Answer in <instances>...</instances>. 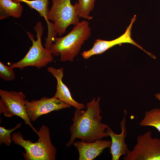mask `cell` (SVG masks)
<instances>
[{
	"label": "cell",
	"mask_w": 160,
	"mask_h": 160,
	"mask_svg": "<svg viewBox=\"0 0 160 160\" xmlns=\"http://www.w3.org/2000/svg\"><path fill=\"white\" fill-rule=\"evenodd\" d=\"M100 100L99 97L97 99L93 98L87 103L85 110L76 109L72 119L73 123L69 128L71 136L67 147L71 146L76 138L90 143L108 136L106 130L109 126L101 122Z\"/></svg>",
	"instance_id": "obj_1"
},
{
	"label": "cell",
	"mask_w": 160,
	"mask_h": 160,
	"mask_svg": "<svg viewBox=\"0 0 160 160\" xmlns=\"http://www.w3.org/2000/svg\"><path fill=\"white\" fill-rule=\"evenodd\" d=\"M91 28L89 22L83 20L75 25L65 36L55 37L49 49L54 56L60 55L62 62H72L78 55L82 45L90 37Z\"/></svg>",
	"instance_id": "obj_2"
},
{
	"label": "cell",
	"mask_w": 160,
	"mask_h": 160,
	"mask_svg": "<svg viewBox=\"0 0 160 160\" xmlns=\"http://www.w3.org/2000/svg\"><path fill=\"white\" fill-rule=\"evenodd\" d=\"M38 141L33 143L30 140L24 139L20 131L14 133L12 140L16 145L22 147L25 152L23 155L25 160H55L57 150L52 143L49 128L42 125L38 131Z\"/></svg>",
	"instance_id": "obj_3"
},
{
	"label": "cell",
	"mask_w": 160,
	"mask_h": 160,
	"mask_svg": "<svg viewBox=\"0 0 160 160\" xmlns=\"http://www.w3.org/2000/svg\"><path fill=\"white\" fill-rule=\"evenodd\" d=\"M34 30L36 33V40L30 32H26L32 42V46L22 59L10 65V66L13 69L22 70L26 67L32 66L40 69L53 61V55L49 49L44 48L42 44L41 37L44 28L42 23L40 21L37 22Z\"/></svg>",
	"instance_id": "obj_4"
},
{
	"label": "cell",
	"mask_w": 160,
	"mask_h": 160,
	"mask_svg": "<svg viewBox=\"0 0 160 160\" xmlns=\"http://www.w3.org/2000/svg\"><path fill=\"white\" fill-rule=\"evenodd\" d=\"M52 5L47 16L53 22V31L55 36L62 35L70 25H76L80 22L77 2L72 5L71 0H51Z\"/></svg>",
	"instance_id": "obj_5"
},
{
	"label": "cell",
	"mask_w": 160,
	"mask_h": 160,
	"mask_svg": "<svg viewBox=\"0 0 160 160\" xmlns=\"http://www.w3.org/2000/svg\"><path fill=\"white\" fill-rule=\"evenodd\" d=\"M0 114L3 113L9 118L15 116L20 117L37 135L38 131L33 126L27 113L25 95L21 92L0 89Z\"/></svg>",
	"instance_id": "obj_6"
},
{
	"label": "cell",
	"mask_w": 160,
	"mask_h": 160,
	"mask_svg": "<svg viewBox=\"0 0 160 160\" xmlns=\"http://www.w3.org/2000/svg\"><path fill=\"white\" fill-rule=\"evenodd\" d=\"M136 141L123 160H160V139L153 138L151 132L148 131L139 135Z\"/></svg>",
	"instance_id": "obj_7"
},
{
	"label": "cell",
	"mask_w": 160,
	"mask_h": 160,
	"mask_svg": "<svg viewBox=\"0 0 160 160\" xmlns=\"http://www.w3.org/2000/svg\"><path fill=\"white\" fill-rule=\"evenodd\" d=\"M136 19V16L134 15L132 18L130 24L127 27L126 31L119 37L112 40L107 41L97 39L94 43L92 47L90 49L84 51L81 55L84 59H88L92 56L102 54L108 49L114 46L122 43H129L135 45L143 50L151 57L153 55L144 49L142 47L136 43L131 37V29L133 23Z\"/></svg>",
	"instance_id": "obj_8"
},
{
	"label": "cell",
	"mask_w": 160,
	"mask_h": 160,
	"mask_svg": "<svg viewBox=\"0 0 160 160\" xmlns=\"http://www.w3.org/2000/svg\"><path fill=\"white\" fill-rule=\"evenodd\" d=\"M71 106L54 96L51 98L43 97L39 100H33L31 101L26 100L25 103L27 114L31 121H33L43 115Z\"/></svg>",
	"instance_id": "obj_9"
},
{
	"label": "cell",
	"mask_w": 160,
	"mask_h": 160,
	"mask_svg": "<svg viewBox=\"0 0 160 160\" xmlns=\"http://www.w3.org/2000/svg\"><path fill=\"white\" fill-rule=\"evenodd\" d=\"M127 111L124 110V117L120 123L121 129V134H117L115 133L109 126L106 129V132L111 138V144L109 148L112 160H119L121 155L125 156L130 151L125 142V139L127 136Z\"/></svg>",
	"instance_id": "obj_10"
},
{
	"label": "cell",
	"mask_w": 160,
	"mask_h": 160,
	"mask_svg": "<svg viewBox=\"0 0 160 160\" xmlns=\"http://www.w3.org/2000/svg\"><path fill=\"white\" fill-rule=\"evenodd\" d=\"M111 141L98 139L92 142L83 141L74 142L73 145L79 153V160H92L99 156L105 148H109Z\"/></svg>",
	"instance_id": "obj_11"
},
{
	"label": "cell",
	"mask_w": 160,
	"mask_h": 160,
	"mask_svg": "<svg viewBox=\"0 0 160 160\" xmlns=\"http://www.w3.org/2000/svg\"><path fill=\"white\" fill-rule=\"evenodd\" d=\"M47 71L57 79L56 91L54 96L64 103L74 107L76 109H82L85 108V105L83 103L77 102L73 98L69 89L63 82V68H56L52 67H49L47 68Z\"/></svg>",
	"instance_id": "obj_12"
},
{
	"label": "cell",
	"mask_w": 160,
	"mask_h": 160,
	"mask_svg": "<svg viewBox=\"0 0 160 160\" xmlns=\"http://www.w3.org/2000/svg\"><path fill=\"white\" fill-rule=\"evenodd\" d=\"M18 3L23 2L26 4L31 9L38 11L40 15L45 19L48 27V35L52 34L53 32V23L48 20L47 16L49 11L48 6L49 0H12Z\"/></svg>",
	"instance_id": "obj_13"
},
{
	"label": "cell",
	"mask_w": 160,
	"mask_h": 160,
	"mask_svg": "<svg viewBox=\"0 0 160 160\" xmlns=\"http://www.w3.org/2000/svg\"><path fill=\"white\" fill-rule=\"evenodd\" d=\"M23 7L20 3L12 0H0V19L11 16L15 18L21 15Z\"/></svg>",
	"instance_id": "obj_14"
},
{
	"label": "cell",
	"mask_w": 160,
	"mask_h": 160,
	"mask_svg": "<svg viewBox=\"0 0 160 160\" xmlns=\"http://www.w3.org/2000/svg\"><path fill=\"white\" fill-rule=\"evenodd\" d=\"M140 125L143 127H153L160 133V109L154 108L146 111Z\"/></svg>",
	"instance_id": "obj_15"
},
{
	"label": "cell",
	"mask_w": 160,
	"mask_h": 160,
	"mask_svg": "<svg viewBox=\"0 0 160 160\" xmlns=\"http://www.w3.org/2000/svg\"><path fill=\"white\" fill-rule=\"evenodd\" d=\"M77 12L79 17L91 20L90 13L93 9L95 0H78Z\"/></svg>",
	"instance_id": "obj_16"
},
{
	"label": "cell",
	"mask_w": 160,
	"mask_h": 160,
	"mask_svg": "<svg viewBox=\"0 0 160 160\" xmlns=\"http://www.w3.org/2000/svg\"><path fill=\"white\" fill-rule=\"evenodd\" d=\"M22 124L21 122L17 124L14 128L11 129H7L4 127H0V145L4 143L7 146H10L12 141L11 133L14 130L20 127Z\"/></svg>",
	"instance_id": "obj_17"
},
{
	"label": "cell",
	"mask_w": 160,
	"mask_h": 160,
	"mask_svg": "<svg viewBox=\"0 0 160 160\" xmlns=\"http://www.w3.org/2000/svg\"><path fill=\"white\" fill-rule=\"evenodd\" d=\"M15 76L13 68L4 65L0 62V77L2 79L7 81H11L15 78Z\"/></svg>",
	"instance_id": "obj_18"
},
{
	"label": "cell",
	"mask_w": 160,
	"mask_h": 160,
	"mask_svg": "<svg viewBox=\"0 0 160 160\" xmlns=\"http://www.w3.org/2000/svg\"><path fill=\"white\" fill-rule=\"evenodd\" d=\"M155 97L156 98L159 100L160 102V93L156 94L155 95Z\"/></svg>",
	"instance_id": "obj_19"
}]
</instances>
